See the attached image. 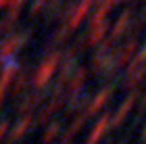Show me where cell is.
Returning <instances> with one entry per match:
<instances>
[{"instance_id":"52a82bcc","label":"cell","mask_w":146,"mask_h":144,"mask_svg":"<svg viewBox=\"0 0 146 144\" xmlns=\"http://www.w3.org/2000/svg\"><path fill=\"white\" fill-rule=\"evenodd\" d=\"M111 98H113V88H111V86L102 88L100 92H98V94L94 96V100H92V102L88 104V109L84 111V115H86V117H92V115H96L98 111H100V109L104 107V104H107V102L111 100Z\"/></svg>"},{"instance_id":"7c38bea8","label":"cell","mask_w":146,"mask_h":144,"mask_svg":"<svg viewBox=\"0 0 146 144\" xmlns=\"http://www.w3.org/2000/svg\"><path fill=\"white\" fill-rule=\"evenodd\" d=\"M42 98H44V90L31 92L27 98H25V100L21 102V107H19V109H21V113H23V117H25V115H29V111H31V109H36L38 104H40V100H42Z\"/></svg>"},{"instance_id":"2e32d148","label":"cell","mask_w":146,"mask_h":144,"mask_svg":"<svg viewBox=\"0 0 146 144\" xmlns=\"http://www.w3.org/2000/svg\"><path fill=\"white\" fill-rule=\"evenodd\" d=\"M25 84H27V77H25V73H19L17 80L13 82V96H19L25 90Z\"/></svg>"},{"instance_id":"277c9868","label":"cell","mask_w":146,"mask_h":144,"mask_svg":"<svg viewBox=\"0 0 146 144\" xmlns=\"http://www.w3.org/2000/svg\"><path fill=\"white\" fill-rule=\"evenodd\" d=\"M138 48V42H136V38H131V40H127L123 44L121 48H119L115 54H113V67H125V65H129L131 63V58H134V52Z\"/></svg>"},{"instance_id":"ba28073f","label":"cell","mask_w":146,"mask_h":144,"mask_svg":"<svg viewBox=\"0 0 146 144\" xmlns=\"http://www.w3.org/2000/svg\"><path fill=\"white\" fill-rule=\"evenodd\" d=\"M63 102H65L63 92H54V98H52V100L48 102V107H46V109L42 111V113L38 115V123H46V121H48V119L56 113L58 109H61V104H63Z\"/></svg>"},{"instance_id":"e0dca14e","label":"cell","mask_w":146,"mask_h":144,"mask_svg":"<svg viewBox=\"0 0 146 144\" xmlns=\"http://www.w3.org/2000/svg\"><path fill=\"white\" fill-rule=\"evenodd\" d=\"M46 4H48V0H34V2H31V15H34V17L40 15Z\"/></svg>"},{"instance_id":"3957f363","label":"cell","mask_w":146,"mask_h":144,"mask_svg":"<svg viewBox=\"0 0 146 144\" xmlns=\"http://www.w3.org/2000/svg\"><path fill=\"white\" fill-rule=\"evenodd\" d=\"M144 77H146V65L134 58V61L129 63V69L125 71L123 84H125V88H127V90H134V88L140 86V82L144 80Z\"/></svg>"},{"instance_id":"5bb4252c","label":"cell","mask_w":146,"mask_h":144,"mask_svg":"<svg viewBox=\"0 0 146 144\" xmlns=\"http://www.w3.org/2000/svg\"><path fill=\"white\" fill-rule=\"evenodd\" d=\"M58 132H61V123H58V121H52V125L46 129L44 136H42V142H44V144H50V142L58 136Z\"/></svg>"},{"instance_id":"7402d4cb","label":"cell","mask_w":146,"mask_h":144,"mask_svg":"<svg viewBox=\"0 0 146 144\" xmlns=\"http://www.w3.org/2000/svg\"><path fill=\"white\" fill-rule=\"evenodd\" d=\"M142 109H146V94H144V98H142Z\"/></svg>"},{"instance_id":"603a6c76","label":"cell","mask_w":146,"mask_h":144,"mask_svg":"<svg viewBox=\"0 0 146 144\" xmlns=\"http://www.w3.org/2000/svg\"><path fill=\"white\" fill-rule=\"evenodd\" d=\"M142 140L146 142V127H144V132H142Z\"/></svg>"},{"instance_id":"8fae6325","label":"cell","mask_w":146,"mask_h":144,"mask_svg":"<svg viewBox=\"0 0 146 144\" xmlns=\"http://www.w3.org/2000/svg\"><path fill=\"white\" fill-rule=\"evenodd\" d=\"M31 123H34V121H31V117H29V115H25L23 119L19 121L15 127H13V132H11V136H9V140H11V142H17V140H21L23 136L29 132Z\"/></svg>"},{"instance_id":"6da1fadb","label":"cell","mask_w":146,"mask_h":144,"mask_svg":"<svg viewBox=\"0 0 146 144\" xmlns=\"http://www.w3.org/2000/svg\"><path fill=\"white\" fill-rule=\"evenodd\" d=\"M58 63H61V52H52V54H48V56H46V61L38 67L36 75H34V84H36L38 90H44V86L52 80V75H54Z\"/></svg>"},{"instance_id":"5b68a950","label":"cell","mask_w":146,"mask_h":144,"mask_svg":"<svg viewBox=\"0 0 146 144\" xmlns=\"http://www.w3.org/2000/svg\"><path fill=\"white\" fill-rule=\"evenodd\" d=\"M92 4H94V0H82L75 9H73V6H69V23H67V27H69L71 31L79 27V23H82L84 19H86V15L90 13Z\"/></svg>"},{"instance_id":"8992f818","label":"cell","mask_w":146,"mask_h":144,"mask_svg":"<svg viewBox=\"0 0 146 144\" xmlns=\"http://www.w3.org/2000/svg\"><path fill=\"white\" fill-rule=\"evenodd\" d=\"M134 102H136V92H131L125 100L121 102V107L117 109V113L111 117V121H109V127H113V129H117L121 123L127 119V115L131 113V109H134Z\"/></svg>"},{"instance_id":"30bf717a","label":"cell","mask_w":146,"mask_h":144,"mask_svg":"<svg viewBox=\"0 0 146 144\" xmlns=\"http://www.w3.org/2000/svg\"><path fill=\"white\" fill-rule=\"evenodd\" d=\"M129 17H131V11H123V13H121V17L117 19L115 27H113L111 36H109V42L104 44V46H109L113 40H117L119 36H123V34H125V29H127V25H129Z\"/></svg>"},{"instance_id":"7a4b0ae2","label":"cell","mask_w":146,"mask_h":144,"mask_svg":"<svg viewBox=\"0 0 146 144\" xmlns=\"http://www.w3.org/2000/svg\"><path fill=\"white\" fill-rule=\"evenodd\" d=\"M27 38H29V31H21V34H15L11 38H6L2 42V46H0V63H9L11 56L21 46L27 44Z\"/></svg>"},{"instance_id":"ac0fdd59","label":"cell","mask_w":146,"mask_h":144,"mask_svg":"<svg viewBox=\"0 0 146 144\" xmlns=\"http://www.w3.org/2000/svg\"><path fill=\"white\" fill-rule=\"evenodd\" d=\"M6 132H9V121L2 119V121H0V142H2V138L6 136Z\"/></svg>"},{"instance_id":"4fadbf2b","label":"cell","mask_w":146,"mask_h":144,"mask_svg":"<svg viewBox=\"0 0 146 144\" xmlns=\"http://www.w3.org/2000/svg\"><path fill=\"white\" fill-rule=\"evenodd\" d=\"M86 121H88V117H86L84 113H82V115H77V117H75V121L71 123V127L67 129V132H65V140L69 142V140L73 138V136H75V134L79 132V129L84 127V123H86Z\"/></svg>"},{"instance_id":"d6986e66","label":"cell","mask_w":146,"mask_h":144,"mask_svg":"<svg viewBox=\"0 0 146 144\" xmlns=\"http://www.w3.org/2000/svg\"><path fill=\"white\" fill-rule=\"evenodd\" d=\"M136 61H140V63H144V65H146V46L142 48V52H140V54L136 56Z\"/></svg>"},{"instance_id":"cb8c5ba5","label":"cell","mask_w":146,"mask_h":144,"mask_svg":"<svg viewBox=\"0 0 146 144\" xmlns=\"http://www.w3.org/2000/svg\"><path fill=\"white\" fill-rule=\"evenodd\" d=\"M65 144H69V142H65Z\"/></svg>"},{"instance_id":"9c48e42d","label":"cell","mask_w":146,"mask_h":144,"mask_svg":"<svg viewBox=\"0 0 146 144\" xmlns=\"http://www.w3.org/2000/svg\"><path fill=\"white\" fill-rule=\"evenodd\" d=\"M109 121H111V115H102V119H98L96 125H94V129L90 132L86 144H98V142H100L102 136H104V132L109 129Z\"/></svg>"},{"instance_id":"ffe728a7","label":"cell","mask_w":146,"mask_h":144,"mask_svg":"<svg viewBox=\"0 0 146 144\" xmlns=\"http://www.w3.org/2000/svg\"><path fill=\"white\" fill-rule=\"evenodd\" d=\"M4 94H6V86L0 84V104H2V100H4Z\"/></svg>"},{"instance_id":"44dd1931","label":"cell","mask_w":146,"mask_h":144,"mask_svg":"<svg viewBox=\"0 0 146 144\" xmlns=\"http://www.w3.org/2000/svg\"><path fill=\"white\" fill-rule=\"evenodd\" d=\"M11 0H0V9H4V6H9Z\"/></svg>"},{"instance_id":"9a60e30c","label":"cell","mask_w":146,"mask_h":144,"mask_svg":"<svg viewBox=\"0 0 146 144\" xmlns=\"http://www.w3.org/2000/svg\"><path fill=\"white\" fill-rule=\"evenodd\" d=\"M11 11H9V15H6V19H11V21H15V19L19 17V13H21L23 9V4H25V0H11Z\"/></svg>"}]
</instances>
